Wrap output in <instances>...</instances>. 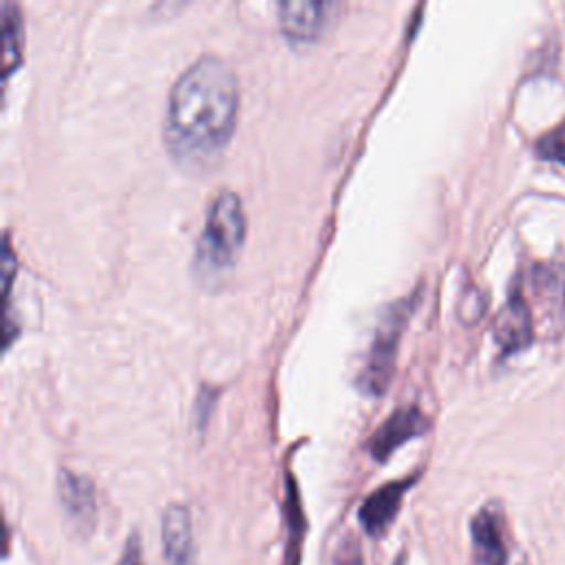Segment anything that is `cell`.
I'll use <instances>...</instances> for the list:
<instances>
[{
  "mask_svg": "<svg viewBox=\"0 0 565 565\" xmlns=\"http://www.w3.org/2000/svg\"><path fill=\"white\" fill-rule=\"evenodd\" d=\"M238 115V79L232 66L212 53L199 55L172 82L163 143L174 161L203 168L227 148Z\"/></svg>",
  "mask_w": 565,
  "mask_h": 565,
  "instance_id": "1",
  "label": "cell"
},
{
  "mask_svg": "<svg viewBox=\"0 0 565 565\" xmlns=\"http://www.w3.org/2000/svg\"><path fill=\"white\" fill-rule=\"evenodd\" d=\"M247 234V216L243 201L234 190H221L207 205L194 254L192 271L203 285L223 282L243 249Z\"/></svg>",
  "mask_w": 565,
  "mask_h": 565,
  "instance_id": "2",
  "label": "cell"
},
{
  "mask_svg": "<svg viewBox=\"0 0 565 565\" xmlns=\"http://www.w3.org/2000/svg\"><path fill=\"white\" fill-rule=\"evenodd\" d=\"M413 298H402L386 307V311L380 318V324L375 329V338L369 347L364 366L360 371L358 384L369 395H380L388 386L395 369L397 358V342L404 331V324L408 320V313L413 309Z\"/></svg>",
  "mask_w": 565,
  "mask_h": 565,
  "instance_id": "3",
  "label": "cell"
},
{
  "mask_svg": "<svg viewBox=\"0 0 565 565\" xmlns=\"http://www.w3.org/2000/svg\"><path fill=\"white\" fill-rule=\"evenodd\" d=\"M472 565H514L508 545L505 519L497 505H483L470 521Z\"/></svg>",
  "mask_w": 565,
  "mask_h": 565,
  "instance_id": "4",
  "label": "cell"
},
{
  "mask_svg": "<svg viewBox=\"0 0 565 565\" xmlns=\"http://www.w3.org/2000/svg\"><path fill=\"white\" fill-rule=\"evenodd\" d=\"M57 497L73 530L82 536L90 534L97 519V494L93 481L82 472L62 468L57 472Z\"/></svg>",
  "mask_w": 565,
  "mask_h": 565,
  "instance_id": "5",
  "label": "cell"
},
{
  "mask_svg": "<svg viewBox=\"0 0 565 565\" xmlns=\"http://www.w3.org/2000/svg\"><path fill=\"white\" fill-rule=\"evenodd\" d=\"M338 4L322 0H282L276 4L280 31L296 42H309L318 38L331 22Z\"/></svg>",
  "mask_w": 565,
  "mask_h": 565,
  "instance_id": "6",
  "label": "cell"
},
{
  "mask_svg": "<svg viewBox=\"0 0 565 565\" xmlns=\"http://www.w3.org/2000/svg\"><path fill=\"white\" fill-rule=\"evenodd\" d=\"M428 428L426 415L417 406L393 411L369 437V452L375 461H386L404 441L422 435Z\"/></svg>",
  "mask_w": 565,
  "mask_h": 565,
  "instance_id": "7",
  "label": "cell"
},
{
  "mask_svg": "<svg viewBox=\"0 0 565 565\" xmlns=\"http://www.w3.org/2000/svg\"><path fill=\"white\" fill-rule=\"evenodd\" d=\"M415 477L408 479H397V481H388L384 486H380L377 490H373L360 505L358 510V519L362 530L369 536H382L393 519L397 516L399 508H402V499L406 494V490L413 486Z\"/></svg>",
  "mask_w": 565,
  "mask_h": 565,
  "instance_id": "8",
  "label": "cell"
},
{
  "mask_svg": "<svg viewBox=\"0 0 565 565\" xmlns=\"http://www.w3.org/2000/svg\"><path fill=\"white\" fill-rule=\"evenodd\" d=\"M161 545L166 565H194L192 514L183 503H168L161 512Z\"/></svg>",
  "mask_w": 565,
  "mask_h": 565,
  "instance_id": "9",
  "label": "cell"
},
{
  "mask_svg": "<svg viewBox=\"0 0 565 565\" xmlns=\"http://www.w3.org/2000/svg\"><path fill=\"white\" fill-rule=\"evenodd\" d=\"M494 338L503 353H512L532 340V316L519 291L510 296L494 322Z\"/></svg>",
  "mask_w": 565,
  "mask_h": 565,
  "instance_id": "10",
  "label": "cell"
},
{
  "mask_svg": "<svg viewBox=\"0 0 565 565\" xmlns=\"http://www.w3.org/2000/svg\"><path fill=\"white\" fill-rule=\"evenodd\" d=\"M285 552H282V565H300V552H302V536H305V514L298 497L296 481L287 479V494H285Z\"/></svg>",
  "mask_w": 565,
  "mask_h": 565,
  "instance_id": "11",
  "label": "cell"
},
{
  "mask_svg": "<svg viewBox=\"0 0 565 565\" xmlns=\"http://www.w3.org/2000/svg\"><path fill=\"white\" fill-rule=\"evenodd\" d=\"M22 51V13L13 2L2 4V71L9 75L20 62Z\"/></svg>",
  "mask_w": 565,
  "mask_h": 565,
  "instance_id": "12",
  "label": "cell"
},
{
  "mask_svg": "<svg viewBox=\"0 0 565 565\" xmlns=\"http://www.w3.org/2000/svg\"><path fill=\"white\" fill-rule=\"evenodd\" d=\"M536 152L543 159L558 161L565 166V121L556 124L536 139Z\"/></svg>",
  "mask_w": 565,
  "mask_h": 565,
  "instance_id": "13",
  "label": "cell"
},
{
  "mask_svg": "<svg viewBox=\"0 0 565 565\" xmlns=\"http://www.w3.org/2000/svg\"><path fill=\"white\" fill-rule=\"evenodd\" d=\"M117 565H146L143 563V547H141V541L139 536L132 532L119 554V561Z\"/></svg>",
  "mask_w": 565,
  "mask_h": 565,
  "instance_id": "14",
  "label": "cell"
},
{
  "mask_svg": "<svg viewBox=\"0 0 565 565\" xmlns=\"http://www.w3.org/2000/svg\"><path fill=\"white\" fill-rule=\"evenodd\" d=\"M335 565H362V550L355 541H344L338 552H335V558H333Z\"/></svg>",
  "mask_w": 565,
  "mask_h": 565,
  "instance_id": "15",
  "label": "cell"
}]
</instances>
